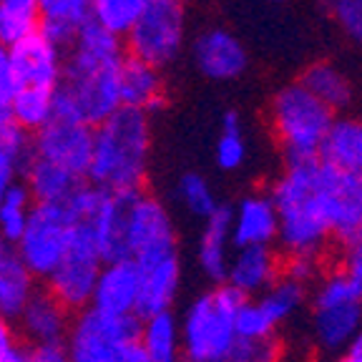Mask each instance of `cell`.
Returning a JSON list of instances; mask_svg holds the SVG:
<instances>
[{"label": "cell", "mask_w": 362, "mask_h": 362, "mask_svg": "<svg viewBox=\"0 0 362 362\" xmlns=\"http://www.w3.org/2000/svg\"><path fill=\"white\" fill-rule=\"evenodd\" d=\"M300 86H305L312 96L320 103L337 113L339 108H347L352 103V83L337 66L327 61L312 63L305 74L297 81Z\"/></svg>", "instance_id": "obj_29"}, {"label": "cell", "mask_w": 362, "mask_h": 362, "mask_svg": "<svg viewBox=\"0 0 362 362\" xmlns=\"http://www.w3.org/2000/svg\"><path fill=\"white\" fill-rule=\"evenodd\" d=\"M334 362H357V360H352V357H347V355H339V360H334Z\"/></svg>", "instance_id": "obj_47"}, {"label": "cell", "mask_w": 362, "mask_h": 362, "mask_svg": "<svg viewBox=\"0 0 362 362\" xmlns=\"http://www.w3.org/2000/svg\"><path fill=\"white\" fill-rule=\"evenodd\" d=\"M101 267L103 259L98 255L93 239H90L88 226L71 224L66 255L58 262L56 269L51 272V277L43 282V289L63 310L76 315V312L90 307Z\"/></svg>", "instance_id": "obj_10"}, {"label": "cell", "mask_w": 362, "mask_h": 362, "mask_svg": "<svg viewBox=\"0 0 362 362\" xmlns=\"http://www.w3.org/2000/svg\"><path fill=\"white\" fill-rule=\"evenodd\" d=\"M53 93L51 88H18L8 103V116L13 124L25 129L28 134L43 129L53 116Z\"/></svg>", "instance_id": "obj_30"}, {"label": "cell", "mask_w": 362, "mask_h": 362, "mask_svg": "<svg viewBox=\"0 0 362 362\" xmlns=\"http://www.w3.org/2000/svg\"><path fill=\"white\" fill-rule=\"evenodd\" d=\"M30 362H68L63 345L30 347Z\"/></svg>", "instance_id": "obj_45"}, {"label": "cell", "mask_w": 362, "mask_h": 362, "mask_svg": "<svg viewBox=\"0 0 362 362\" xmlns=\"http://www.w3.org/2000/svg\"><path fill=\"white\" fill-rule=\"evenodd\" d=\"M136 269H139V307H136V315L144 320V317L158 315V312L174 310L181 289L179 255L136 267Z\"/></svg>", "instance_id": "obj_20"}, {"label": "cell", "mask_w": 362, "mask_h": 362, "mask_svg": "<svg viewBox=\"0 0 362 362\" xmlns=\"http://www.w3.org/2000/svg\"><path fill=\"white\" fill-rule=\"evenodd\" d=\"M247 158V144L242 136V121L237 111H226L221 116V134L216 139V164L221 171H237Z\"/></svg>", "instance_id": "obj_36"}, {"label": "cell", "mask_w": 362, "mask_h": 362, "mask_svg": "<svg viewBox=\"0 0 362 362\" xmlns=\"http://www.w3.org/2000/svg\"><path fill=\"white\" fill-rule=\"evenodd\" d=\"M244 297L229 284H214L197 294L179 317L181 360L184 362H221L237 339L234 317Z\"/></svg>", "instance_id": "obj_4"}, {"label": "cell", "mask_w": 362, "mask_h": 362, "mask_svg": "<svg viewBox=\"0 0 362 362\" xmlns=\"http://www.w3.org/2000/svg\"><path fill=\"white\" fill-rule=\"evenodd\" d=\"M194 63L206 78L234 81L247 71V51L229 30L211 28L204 30L194 40Z\"/></svg>", "instance_id": "obj_17"}, {"label": "cell", "mask_w": 362, "mask_h": 362, "mask_svg": "<svg viewBox=\"0 0 362 362\" xmlns=\"http://www.w3.org/2000/svg\"><path fill=\"white\" fill-rule=\"evenodd\" d=\"M148 0H90V18L108 33L124 38Z\"/></svg>", "instance_id": "obj_34"}, {"label": "cell", "mask_w": 362, "mask_h": 362, "mask_svg": "<svg viewBox=\"0 0 362 362\" xmlns=\"http://www.w3.org/2000/svg\"><path fill=\"white\" fill-rule=\"evenodd\" d=\"M68 232H71V221L61 204H35L28 224L13 249L38 284L51 277V272L66 255Z\"/></svg>", "instance_id": "obj_11"}, {"label": "cell", "mask_w": 362, "mask_h": 362, "mask_svg": "<svg viewBox=\"0 0 362 362\" xmlns=\"http://www.w3.org/2000/svg\"><path fill=\"white\" fill-rule=\"evenodd\" d=\"M13 78L18 88H51L56 90L63 74V56L61 48L45 40L40 33L28 35L25 40L8 48Z\"/></svg>", "instance_id": "obj_13"}, {"label": "cell", "mask_w": 362, "mask_h": 362, "mask_svg": "<svg viewBox=\"0 0 362 362\" xmlns=\"http://www.w3.org/2000/svg\"><path fill=\"white\" fill-rule=\"evenodd\" d=\"M18 176H21V166L8 153L0 151V204H3L6 194L11 192V187L18 181Z\"/></svg>", "instance_id": "obj_44"}, {"label": "cell", "mask_w": 362, "mask_h": 362, "mask_svg": "<svg viewBox=\"0 0 362 362\" xmlns=\"http://www.w3.org/2000/svg\"><path fill=\"white\" fill-rule=\"evenodd\" d=\"M139 329L141 317H113L86 307L71 317L63 352L68 362H146Z\"/></svg>", "instance_id": "obj_6"}, {"label": "cell", "mask_w": 362, "mask_h": 362, "mask_svg": "<svg viewBox=\"0 0 362 362\" xmlns=\"http://www.w3.org/2000/svg\"><path fill=\"white\" fill-rule=\"evenodd\" d=\"M71 317H74L71 312L63 310L51 294L43 287H38V292L30 297L28 305L23 307V312L13 325H16L18 337L28 347L63 345Z\"/></svg>", "instance_id": "obj_15"}, {"label": "cell", "mask_w": 362, "mask_h": 362, "mask_svg": "<svg viewBox=\"0 0 362 362\" xmlns=\"http://www.w3.org/2000/svg\"><path fill=\"white\" fill-rule=\"evenodd\" d=\"M119 96H121V108L144 111L146 116L158 113L166 106L161 71L139 61V58L124 56L119 71Z\"/></svg>", "instance_id": "obj_21"}, {"label": "cell", "mask_w": 362, "mask_h": 362, "mask_svg": "<svg viewBox=\"0 0 362 362\" xmlns=\"http://www.w3.org/2000/svg\"><path fill=\"white\" fill-rule=\"evenodd\" d=\"M35 292H38V282L18 259L16 249L0 242V317L8 322H16Z\"/></svg>", "instance_id": "obj_25"}, {"label": "cell", "mask_w": 362, "mask_h": 362, "mask_svg": "<svg viewBox=\"0 0 362 362\" xmlns=\"http://www.w3.org/2000/svg\"><path fill=\"white\" fill-rule=\"evenodd\" d=\"M139 342L146 362H184L181 360V329L174 310L144 317Z\"/></svg>", "instance_id": "obj_28"}, {"label": "cell", "mask_w": 362, "mask_h": 362, "mask_svg": "<svg viewBox=\"0 0 362 362\" xmlns=\"http://www.w3.org/2000/svg\"><path fill=\"white\" fill-rule=\"evenodd\" d=\"M282 355H284V345L277 334L262 339L237 337L221 362H279Z\"/></svg>", "instance_id": "obj_37"}, {"label": "cell", "mask_w": 362, "mask_h": 362, "mask_svg": "<svg viewBox=\"0 0 362 362\" xmlns=\"http://www.w3.org/2000/svg\"><path fill=\"white\" fill-rule=\"evenodd\" d=\"M184 30V0H148L141 16L124 35V51L126 56L139 58L161 71L179 56Z\"/></svg>", "instance_id": "obj_9"}, {"label": "cell", "mask_w": 362, "mask_h": 362, "mask_svg": "<svg viewBox=\"0 0 362 362\" xmlns=\"http://www.w3.org/2000/svg\"><path fill=\"white\" fill-rule=\"evenodd\" d=\"M124 249L136 267L179 255V234L166 204L148 192L124 199Z\"/></svg>", "instance_id": "obj_8"}, {"label": "cell", "mask_w": 362, "mask_h": 362, "mask_svg": "<svg viewBox=\"0 0 362 362\" xmlns=\"http://www.w3.org/2000/svg\"><path fill=\"white\" fill-rule=\"evenodd\" d=\"M332 242L342 249L362 242V176L337 174L332 192Z\"/></svg>", "instance_id": "obj_22"}, {"label": "cell", "mask_w": 362, "mask_h": 362, "mask_svg": "<svg viewBox=\"0 0 362 362\" xmlns=\"http://www.w3.org/2000/svg\"><path fill=\"white\" fill-rule=\"evenodd\" d=\"M38 0H0V45L13 48L28 35L38 33Z\"/></svg>", "instance_id": "obj_31"}, {"label": "cell", "mask_w": 362, "mask_h": 362, "mask_svg": "<svg viewBox=\"0 0 362 362\" xmlns=\"http://www.w3.org/2000/svg\"><path fill=\"white\" fill-rule=\"evenodd\" d=\"M0 151L8 153L23 169L25 161L30 158V151H33V134H28L18 124L8 121V124L0 126Z\"/></svg>", "instance_id": "obj_38"}, {"label": "cell", "mask_w": 362, "mask_h": 362, "mask_svg": "<svg viewBox=\"0 0 362 362\" xmlns=\"http://www.w3.org/2000/svg\"><path fill=\"white\" fill-rule=\"evenodd\" d=\"M90 307L113 317L136 315V307H139V269H136L134 262L116 259L106 262L101 267Z\"/></svg>", "instance_id": "obj_18"}, {"label": "cell", "mask_w": 362, "mask_h": 362, "mask_svg": "<svg viewBox=\"0 0 362 362\" xmlns=\"http://www.w3.org/2000/svg\"><path fill=\"white\" fill-rule=\"evenodd\" d=\"M327 11L339 28L362 45V0H327Z\"/></svg>", "instance_id": "obj_39"}, {"label": "cell", "mask_w": 362, "mask_h": 362, "mask_svg": "<svg viewBox=\"0 0 362 362\" xmlns=\"http://www.w3.org/2000/svg\"><path fill=\"white\" fill-rule=\"evenodd\" d=\"M284 257L274 247H239L232 252L224 284L237 289L244 300H255L282 279Z\"/></svg>", "instance_id": "obj_14"}, {"label": "cell", "mask_w": 362, "mask_h": 362, "mask_svg": "<svg viewBox=\"0 0 362 362\" xmlns=\"http://www.w3.org/2000/svg\"><path fill=\"white\" fill-rule=\"evenodd\" d=\"M337 169L320 158L287 164L269 197L279 219L277 244L282 257L322 259L332 244V192Z\"/></svg>", "instance_id": "obj_1"}, {"label": "cell", "mask_w": 362, "mask_h": 362, "mask_svg": "<svg viewBox=\"0 0 362 362\" xmlns=\"http://www.w3.org/2000/svg\"><path fill=\"white\" fill-rule=\"evenodd\" d=\"M176 199L197 219H209L216 211V206H219L211 184L202 174H197V171H187V174L179 176V181H176Z\"/></svg>", "instance_id": "obj_35"}, {"label": "cell", "mask_w": 362, "mask_h": 362, "mask_svg": "<svg viewBox=\"0 0 362 362\" xmlns=\"http://www.w3.org/2000/svg\"><path fill=\"white\" fill-rule=\"evenodd\" d=\"M38 33L63 51L90 21V0H38Z\"/></svg>", "instance_id": "obj_24"}, {"label": "cell", "mask_w": 362, "mask_h": 362, "mask_svg": "<svg viewBox=\"0 0 362 362\" xmlns=\"http://www.w3.org/2000/svg\"><path fill=\"white\" fill-rule=\"evenodd\" d=\"M16 90H18V86H16V78H13L11 61H8V48L0 45V106L8 108V103H11Z\"/></svg>", "instance_id": "obj_43"}, {"label": "cell", "mask_w": 362, "mask_h": 362, "mask_svg": "<svg viewBox=\"0 0 362 362\" xmlns=\"http://www.w3.org/2000/svg\"><path fill=\"white\" fill-rule=\"evenodd\" d=\"M21 176L35 204H63L83 184L61 166L51 164L40 156H33V151H30L25 166L21 169Z\"/></svg>", "instance_id": "obj_27"}, {"label": "cell", "mask_w": 362, "mask_h": 362, "mask_svg": "<svg viewBox=\"0 0 362 362\" xmlns=\"http://www.w3.org/2000/svg\"><path fill=\"white\" fill-rule=\"evenodd\" d=\"M232 249V206L219 204L214 214L204 219L197 242V264L209 282L224 284Z\"/></svg>", "instance_id": "obj_19"}, {"label": "cell", "mask_w": 362, "mask_h": 362, "mask_svg": "<svg viewBox=\"0 0 362 362\" xmlns=\"http://www.w3.org/2000/svg\"><path fill=\"white\" fill-rule=\"evenodd\" d=\"M151 158V121L144 111L119 108L93 129L88 181L113 197H134L146 192Z\"/></svg>", "instance_id": "obj_3"}, {"label": "cell", "mask_w": 362, "mask_h": 362, "mask_svg": "<svg viewBox=\"0 0 362 362\" xmlns=\"http://www.w3.org/2000/svg\"><path fill=\"white\" fill-rule=\"evenodd\" d=\"M124 56V38L108 33L93 18L74 38L63 61L58 90L74 103L83 124L96 129L121 108L119 71Z\"/></svg>", "instance_id": "obj_2"}, {"label": "cell", "mask_w": 362, "mask_h": 362, "mask_svg": "<svg viewBox=\"0 0 362 362\" xmlns=\"http://www.w3.org/2000/svg\"><path fill=\"white\" fill-rule=\"evenodd\" d=\"M124 199L126 197H113V194H101L96 209L90 211V216L86 224L90 232V239L96 244L98 255H101L103 264L106 262L126 259V249H124Z\"/></svg>", "instance_id": "obj_23"}, {"label": "cell", "mask_w": 362, "mask_h": 362, "mask_svg": "<svg viewBox=\"0 0 362 362\" xmlns=\"http://www.w3.org/2000/svg\"><path fill=\"white\" fill-rule=\"evenodd\" d=\"M342 355H347V357H352V360H357V362H362V329L357 332V337L350 342V347H347Z\"/></svg>", "instance_id": "obj_46"}, {"label": "cell", "mask_w": 362, "mask_h": 362, "mask_svg": "<svg viewBox=\"0 0 362 362\" xmlns=\"http://www.w3.org/2000/svg\"><path fill=\"white\" fill-rule=\"evenodd\" d=\"M339 269L350 279V284L355 287V292L360 294V300H362V242L350 244V247L342 249Z\"/></svg>", "instance_id": "obj_42"}, {"label": "cell", "mask_w": 362, "mask_h": 362, "mask_svg": "<svg viewBox=\"0 0 362 362\" xmlns=\"http://www.w3.org/2000/svg\"><path fill=\"white\" fill-rule=\"evenodd\" d=\"M33 206L35 202L28 189H25V184L16 181L11 187V192L6 194V199H3V204H0V242L16 247L23 229L28 224Z\"/></svg>", "instance_id": "obj_33"}, {"label": "cell", "mask_w": 362, "mask_h": 362, "mask_svg": "<svg viewBox=\"0 0 362 362\" xmlns=\"http://www.w3.org/2000/svg\"><path fill=\"white\" fill-rule=\"evenodd\" d=\"M320 161L342 174L362 176V119H334L320 148Z\"/></svg>", "instance_id": "obj_26"}, {"label": "cell", "mask_w": 362, "mask_h": 362, "mask_svg": "<svg viewBox=\"0 0 362 362\" xmlns=\"http://www.w3.org/2000/svg\"><path fill=\"white\" fill-rule=\"evenodd\" d=\"M93 153V126L83 121L51 119L33 134V156L66 169L76 179L86 181Z\"/></svg>", "instance_id": "obj_12"}, {"label": "cell", "mask_w": 362, "mask_h": 362, "mask_svg": "<svg viewBox=\"0 0 362 362\" xmlns=\"http://www.w3.org/2000/svg\"><path fill=\"white\" fill-rule=\"evenodd\" d=\"M272 3H282V0H272Z\"/></svg>", "instance_id": "obj_48"}, {"label": "cell", "mask_w": 362, "mask_h": 362, "mask_svg": "<svg viewBox=\"0 0 362 362\" xmlns=\"http://www.w3.org/2000/svg\"><path fill=\"white\" fill-rule=\"evenodd\" d=\"M255 302L259 305V310L264 312V317L272 322V327L279 329L284 322H289V320L305 307L307 289L282 277L272 284L267 292L255 297Z\"/></svg>", "instance_id": "obj_32"}, {"label": "cell", "mask_w": 362, "mask_h": 362, "mask_svg": "<svg viewBox=\"0 0 362 362\" xmlns=\"http://www.w3.org/2000/svg\"><path fill=\"white\" fill-rule=\"evenodd\" d=\"M0 362H30V347L18 337L16 325L0 317Z\"/></svg>", "instance_id": "obj_41"}, {"label": "cell", "mask_w": 362, "mask_h": 362, "mask_svg": "<svg viewBox=\"0 0 362 362\" xmlns=\"http://www.w3.org/2000/svg\"><path fill=\"white\" fill-rule=\"evenodd\" d=\"M282 277L307 289L322 277V259H315V257H284Z\"/></svg>", "instance_id": "obj_40"}, {"label": "cell", "mask_w": 362, "mask_h": 362, "mask_svg": "<svg viewBox=\"0 0 362 362\" xmlns=\"http://www.w3.org/2000/svg\"><path fill=\"white\" fill-rule=\"evenodd\" d=\"M337 113L320 103L297 81L274 93L269 103L272 134L282 148L284 166L320 158V148Z\"/></svg>", "instance_id": "obj_5"}, {"label": "cell", "mask_w": 362, "mask_h": 362, "mask_svg": "<svg viewBox=\"0 0 362 362\" xmlns=\"http://www.w3.org/2000/svg\"><path fill=\"white\" fill-rule=\"evenodd\" d=\"M310 325L315 345L327 355H342L362 329V300L339 267L315 282Z\"/></svg>", "instance_id": "obj_7"}, {"label": "cell", "mask_w": 362, "mask_h": 362, "mask_svg": "<svg viewBox=\"0 0 362 362\" xmlns=\"http://www.w3.org/2000/svg\"><path fill=\"white\" fill-rule=\"evenodd\" d=\"M279 219L269 194H247L232 206V247H274Z\"/></svg>", "instance_id": "obj_16"}]
</instances>
